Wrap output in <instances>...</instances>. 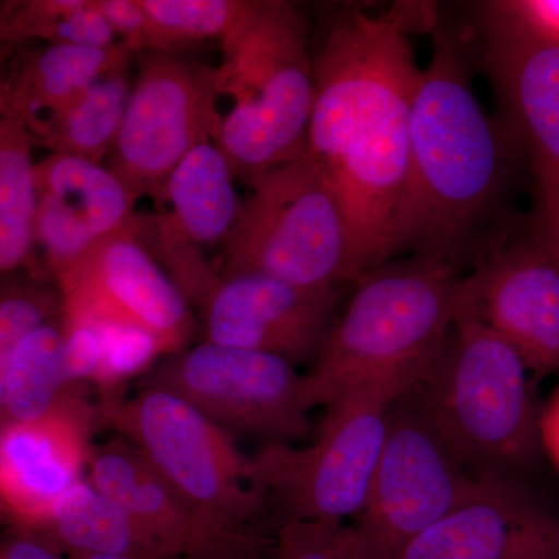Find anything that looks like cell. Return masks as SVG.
Segmentation results:
<instances>
[{
	"instance_id": "2",
	"label": "cell",
	"mask_w": 559,
	"mask_h": 559,
	"mask_svg": "<svg viewBox=\"0 0 559 559\" xmlns=\"http://www.w3.org/2000/svg\"><path fill=\"white\" fill-rule=\"evenodd\" d=\"M460 40L439 28L419 73L406 189L388 257L412 252L457 266L476 249L506 179V145L471 84ZM457 270V267H455Z\"/></svg>"
},
{
	"instance_id": "39",
	"label": "cell",
	"mask_w": 559,
	"mask_h": 559,
	"mask_svg": "<svg viewBox=\"0 0 559 559\" xmlns=\"http://www.w3.org/2000/svg\"><path fill=\"white\" fill-rule=\"evenodd\" d=\"M3 61H5V47L0 46V75L5 72L3 70Z\"/></svg>"
},
{
	"instance_id": "22",
	"label": "cell",
	"mask_w": 559,
	"mask_h": 559,
	"mask_svg": "<svg viewBox=\"0 0 559 559\" xmlns=\"http://www.w3.org/2000/svg\"><path fill=\"white\" fill-rule=\"evenodd\" d=\"M66 554L114 555L131 559H176L156 536L81 479L66 492L44 527Z\"/></svg>"
},
{
	"instance_id": "28",
	"label": "cell",
	"mask_w": 559,
	"mask_h": 559,
	"mask_svg": "<svg viewBox=\"0 0 559 559\" xmlns=\"http://www.w3.org/2000/svg\"><path fill=\"white\" fill-rule=\"evenodd\" d=\"M61 314L57 285L36 274H16L0 283V414L11 360L22 340Z\"/></svg>"
},
{
	"instance_id": "12",
	"label": "cell",
	"mask_w": 559,
	"mask_h": 559,
	"mask_svg": "<svg viewBox=\"0 0 559 559\" xmlns=\"http://www.w3.org/2000/svg\"><path fill=\"white\" fill-rule=\"evenodd\" d=\"M64 320L112 323L142 331L171 356L197 331L182 290L160 266L139 231H121L53 275Z\"/></svg>"
},
{
	"instance_id": "17",
	"label": "cell",
	"mask_w": 559,
	"mask_h": 559,
	"mask_svg": "<svg viewBox=\"0 0 559 559\" xmlns=\"http://www.w3.org/2000/svg\"><path fill=\"white\" fill-rule=\"evenodd\" d=\"M86 404L36 421L0 425V514L43 532L58 500L79 484L92 448Z\"/></svg>"
},
{
	"instance_id": "14",
	"label": "cell",
	"mask_w": 559,
	"mask_h": 559,
	"mask_svg": "<svg viewBox=\"0 0 559 559\" xmlns=\"http://www.w3.org/2000/svg\"><path fill=\"white\" fill-rule=\"evenodd\" d=\"M341 293L299 288L260 274H218L200 307L204 341L293 364L318 358Z\"/></svg>"
},
{
	"instance_id": "31",
	"label": "cell",
	"mask_w": 559,
	"mask_h": 559,
	"mask_svg": "<svg viewBox=\"0 0 559 559\" xmlns=\"http://www.w3.org/2000/svg\"><path fill=\"white\" fill-rule=\"evenodd\" d=\"M95 10L116 35L117 40L134 55L165 51L159 35L140 0H92Z\"/></svg>"
},
{
	"instance_id": "3",
	"label": "cell",
	"mask_w": 559,
	"mask_h": 559,
	"mask_svg": "<svg viewBox=\"0 0 559 559\" xmlns=\"http://www.w3.org/2000/svg\"><path fill=\"white\" fill-rule=\"evenodd\" d=\"M459 283L451 264L418 255L364 274L304 377L310 409L362 384L417 388L450 337Z\"/></svg>"
},
{
	"instance_id": "4",
	"label": "cell",
	"mask_w": 559,
	"mask_h": 559,
	"mask_svg": "<svg viewBox=\"0 0 559 559\" xmlns=\"http://www.w3.org/2000/svg\"><path fill=\"white\" fill-rule=\"evenodd\" d=\"M219 44L212 142L235 178L249 180L307 150L314 103L310 32L293 3L253 0Z\"/></svg>"
},
{
	"instance_id": "35",
	"label": "cell",
	"mask_w": 559,
	"mask_h": 559,
	"mask_svg": "<svg viewBox=\"0 0 559 559\" xmlns=\"http://www.w3.org/2000/svg\"><path fill=\"white\" fill-rule=\"evenodd\" d=\"M539 187L544 223V237L540 242L559 264V178L539 179Z\"/></svg>"
},
{
	"instance_id": "15",
	"label": "cell",
	"mask_w": 559,
	"mask_h": 559,
	"mask_svg": "<svg viewBox=\"0 0 559 559\" xmlns=\"http://www.w3.org/2000/svg\"><path fill=\"white\" fill-rule=\"evenodd\" d=\"M235 179L229 162L207 140L183 157L157 197L168 212L157 218L156 245L148 249L189 304L198 307L218 277L204 260V250L223 248L240 215L242 198Z\"/></svg>"
},
{
	"instance_id": "23",
	"label": "cell",
	"mask_w": 559,
	"mask_h": 559,
	"mask_svg": "<svg viewBox=\"0 0 559 559\" xmlns=\"http://www.w3.org/2000/svg\"><path fill=\"white\" fill-rule=\"evenodd\" d=\"M70 381L62 316L40 323L22 340L11 360L0 425L36 421L84 404Z\"/></svg>"
},
{
	"instance_id": "27",
	"label": "cell",
	"mask_w": 559,
	"mask_h": 559,
	"mask_svg": "<svg viewBox=\"0 0 559 559\" xmlns=\"http://www.w3.org/2000/svg\"><path fill=\"white\" fill-rule=\"evenodd\" d=\"M165 51L179 53L205 40H223L252 9L253 0H140Z\"/></svg>"
},
{
	"instance_id": "36",
	"label": "cell",
	"mask_w": 559,
	"mask_h": 559,
	"mask_svg": "<svg viewBox=\"0 0 559 559\" xmlns=\"http://www.w3.org/2000/svg\"><path fill=\"white\" fill-rule=\"evenodd\" d=\"M539 440L543 452L559 473V385L539 411Z\"/></svg>"
},
{
	"instance_id": "29",
	"label": "cell",
	"mask_w": 559,
	"mask_h": 559,
	"mask_svg": "<svg viewBox=\"0 0 559 559\" xmlns=\"http://www.w3.org/2000/svg\"><path fill=\"white\" fill-rule=\"evenodd\" d=\"M100 326V364L94 384L110 390L148 369L164 355L160 345L142 331L97 322Z\"/></svg>"
},
{
	"instance_id": "11",
	"label": "cell",
	"mask_w": 559,
	"mask_h": 559,
	"mask_svg": "<svg viewBox=\"0 0 559 559\" xmlns=\"http://www.w3.org/2000/svg\"><path fill=\"white\" fill-rule=\"evenodd\" d=\"M213 68L170 51L140 55L109 168L135 197H159L194 146L212 140Z\"/></svg>"
},
{
	"instance_id": "33",
	"label": "cell",
	"mask_w": 559,
	"mask_h": 559,
	"mask_svg": "<svg viewBox=\"0 0 559 559\" xmlns=\"http://www.w3.org/2000/svg\"><path fill=\"white\" fill-rule=\"evenodd\" d=\"M263 547L257 532L230 533L179 559H264Z\"/></svg>"
},
{
	"instance_id": "30",
	"label": "cell",
	"mask_w": 559,
	"mask_h": 559,
	"mask_svg": "<svg viewBox=\"0 0 559 559\" xmlns=\"http://www.w3.org/2000/svg\"><path fill=\"white\" fill-rule=\"evenodd\" d=\"M358 547L355 528L334 522L285 520L274 559H349Z\"/></svg>"
},
{
	"instance_id": "6",
	"label": "cell",
	"mask_w": 559,
	"mask_h": 559,
	"mask_svg": "<svg viewBox=\"0 0 559 559\" xmlns=\"http://www.w3.org/2000/svg\"><path fill=\"white\" fill-rule=\"evenodd\" d=\"M246 182L218 274L266 275L314 290L358 282L344 210L307 150Z\"/></svg>"
},
{
	"instance_id": "40",
	"label": "cell",
	"mask_w": 559,
	"mask_h": 559,
	"mask_svg": "<svg viewBox=\"0 0 559 559\" xmlns=\"http://www.w3.org/2000/svg\"><path fill=\"white\" fill-rule=\"evenodd\" d=\"M349 559H367L364 557V551L360 549L359 540H358V547H356L355 554L352 555V558Z\"/></svg>"
},
{
	"instance_id": "19",
	"label": "cell",
	"mask_w": 559,
	"mask_h": 559,
	"mask_svg": "<svg viewBox=\"0 0 559 559\" xmlns=\"http://www.w3.org/2000/svg\"><path fill=\"white\" fill-rule=\"evenodd\" d=\"M485 20V66L539 179L559 178V46Z\"/></svg>"
},
{
	"instance_id": "32",
	"label": "cell",
	"mask_w": 559,
	"mask_h": 559,
	"mask_svg": "<svg viewBox=\"0 0 559 559\" xmlns=\"http://www.w3.org/2000/svg\"><path fill=\"white\" fill-rule=\"evenodd\" d=\"M488 20L559 46V0H510L485 5Z\"/></svg>"
},
{
	"instance_id": "26",
	"label": "cell",
	"mask_w": 559,
	"mask_h": 559,
	"mask_svg": "<svg viewBox=\"0 0 559 559\" xmlns=\"http://www.w3.org/2000/svg\"><path fill=\"white\" fill-rule=\"evenodd\" d=\"M28 40L91 47L119 43L92 0H11L0 3V46Z\"/></svg>"
},
{
	"instance_id": "8",
	"label": "cell",
	"mask_w": 559,
	"mask_h": 559,
	"mask_svg": "<svg viewBox=\"0 0 559 559\" xmlns=\"http://www.w3.org/2000/svg\"><path fill=\"white\" fill-rule=\"evenodd\" d=\"M100 418L134 444L193 509L229 532H255L267 506L250 485L249 459L226 429L189 401L143 388L132 399L108 396Z\"/></svg>"
},
{
	"instance_id": "20",
	"label": "cell",
	"mask_w": 559,
	"mask_h": 559,
	"mask_svg": "<svg viewBox=\"0 0 559 559\" xmlns=\"http://www.w3.org/2000/svg\"><path fill=\"white\" fill-rule=\"evenodd\" d=\"M87 480L132 520L148 530L176 559L230 535L190 506L124 439L92 448Z\"/></svg>"
},
{
	"instance_id": "16",
	"label": "cell",
	"mask_w": 559,
	"mask_h": 559,
	"mask_svg": "<svg viewBox=\"0 0 559 559\" xmlns=\"http://www.w3.org/2000/svg\"><path fill=\"white\" fill-rule=\"evenodd\" d=\"M35 240L51 277L97 242L142 230L139 198L109 167L50 154L35 164Z\"/></svg>"
},
{
	"instance_id": "24",
	"label": "cell",
	"mask_w": 559,
	"mask_h": 559,
	"mask_svg": "<svg viewBox=\"0 0 559 559\" xmlns=\"http://www.w3.org/2000/svg\"><path fill=\"white\" fill-rule=\"evenodd\" d=\"M131 84L128 69L98 80L53 116L28 123L33 142L50 154L102 164L116 145Z\"/></svg>"
},
{
	"instance_id": "13",
	"label": "cell",
	"mask_w": 559,
	"mask_h": 559,
	"mask_svg": "<svg viewBox=\"0 0 559 559\" xmlns=\"http://www.w3.org/2000/svg\"><path fill=\"white\" fill-rule=\"evenodd\" d=\"M455 319L498 333L536 377L559 373V264L543 242L496 250L460 278Z\"/></svg>"
},
{
	"instance_id": "5",
	"label": "cell",
	"mask_w": 559,
	"mask_h": 559,
	"mask_svg": "<svg viewBox=\"0 0 559 559\" xmlns=\"http://www.w3.org/2000/svg\"><path fill=\"white\" fill-rule=\"evenodd\" d=\"M530 374L520 353L498 333L455 319L439 359L412 392L474 476L514 479L543 452Z\"/></svg>"
},
{
	"instance_id": "1",
	"label": "cell",
	"mask_w": 559,
	"mask_h": 559,
	"mask_svg": "<svg viewBox=\"0 0 559 559\" xmlns=\"http://www.w3.org/2000/svg\"><path fill=\"white\" fill-rule=\"evenodd\" d=\"M312 72L307 153L344 210L360 278L389 260L421 69L400 17L355 11L326 33Z\"/></svg>"
},
{
	"instance_id": "38",
	"label": "cell",
	"mask_w": 559,
	"mask_h": 559,
	"mask_svg": "<svg viewBox=\"0 0 559 559\" xmlns=\"http://www.w3.org/2000/svg\"><path fill=\"white\" fill-rule=\"evenodd\" d=\"M7 103V90H5V72L0 75V117L3 116Z\"/></svg>"
},
{
	"instance_id": "10",
	"label": "cell",
	"mask_w": 559,
	"mask_h": 559,
	"mask_svg": "<svg viewBox=\"0 0 559 559\" xmlns=\"http://www.w3.org/2000/svg\"><path fill=\"white\" fill-rule=\"evenodd\" d=\"M189 401L221 428L270 437L274 443L310 433L304 377L270 353L202 344L168 356L143 381Z\"/></svg>"
},
{
	"instance_id": "34",
	"label": "cell",
	"mask_w": 559,
	"mask_h": 559,
	"mask_svg": "<svg viewBox=\"0 0 559 559\" xmlns=\"http://www.w3.org/2000/svg\"><path fill=\"white\" fill-rule=\"evenodd\" d=\"M64 554L49 536L31 530H17L0 539V559H68Z\"/></svg>"
},
{
	"instance_id": "7",
	"label": "cell",
	"mask_w": 559,
	"mask_h": 559,
	"mask_svg": "<svg viewBox=\"0 0 559 559\" xmlns=\"http://www.w3.org/2000/svg\"><path fill=\"white\" fill-rule=\"evenodd\" d=\"M400 393L362 384L326 406L308 447L272 443L249 459V481L285 520L342 524L366 507L388 436L389 412ZM283 520V521H285Z\"/></svg>"
},
{
	"instance_id": "37",
	"label": "cell",
	"mask_w": 559,
	"mask_h": 559,
	"mask_svg": "<svg viewBox=\"0 0 559 559\" xmlns=\"http://www.w3.org/2000/svg\"><path fill=\"white\" fill-rule=\"evenodd\" d=\"M68 559H131L124 557H114V555H95V554H70Z\"/></svg>"
},
{
	"instance_id": "21",
	"label": "cell",
	"mask_w": 559,
	"mask_h": 559,
	"mask_svg": "<svg viewBox=\"0 0 559 559\" xmlns=\"http://www.w3.org/2000/svg\"><path fill=\"white\" fill-rule=\"evenodd\" d=\"M134 53L121 43L106 47L46 44L31 51L11 75L5 73L7 102L25 123L53 116L87 87L128 69Z\"/></svg>"
},
{
	"instance_id": "9",
	"label": "cell",
	"mask_w": 559,
	"mask_h": 559,
	"mask_svg": "<svg viewBox=\"0 0 559 559\" xmlns=\"http://www.w3.org/2000/svg\"><path fill=\"white\" fill-rule=\"evenodd\" d=\"M495 476H474L452 454L415 399L393 401L388 436L355 532L367 559H396L426 530L484 492Z\"/></svg>"
},
{
	"instance_id": "18",
	"label": "cell",
	"mask_w": 559,
	"mask_h": 559,
	"mask_svg": "<svg viewBox=\"0 0 559 559\" xmlns=\"http://www.w3.org/2000/svg\"><path fill=\"white\" fill-rule=\"evenodd\" d=\"M396 559H559V516L518 479L495 477Z\"/></svg>"
},
{
	"instance_id": "25",
	"label": "cell",
	"mask_w": 559,
	"mask_h": 559,
	"mask_svg": "<svg viewBox=\"0 0 559 559\" xmlns=\"http://www.w3.org/2000/svg\"><path fill=\"white\" fill-rule=\"evenodd\" d=\"M20 128L0 130V283L31 263L35 240V164Z\"/></svg>"
}]
</instances>
